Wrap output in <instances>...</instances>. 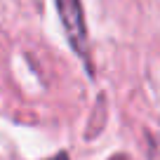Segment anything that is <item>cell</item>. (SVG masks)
Listing matches in <instances>:
<instances>
[{
	"label": "cell",
	"mask_w": 160,
	"mask_h": 160,
	"mask_svg": "<svg viewBox=\"0 0 160 160\" xmlns=\"http://www.w3.org/2000/svg\"><path fill=\"white\" fill-rule=\"evenodd\" d=\"M57 12L61 17L64 31L68 35V42L82 59L87 61V28H85V17H82V5L80 0H57Z\"/></svg>",
	"instance_id": "cell-1"
},
{
	"label": "cell",
	"mask_w": 160,
	"mask_h": 160,
	"mask_svg": "<svg viewBox=\"0 0 160 160\" xmlns=\"http://www.w3.org/2000/svg\"><path fill=\"white\" fill-rule=\"evenodd\" d=\"M148 160H160V134L151 137V146H148Z\"/></svg>",
	"instance_id": "cell-2"
},
{
	"label": "cell",
	"mask_w": 160,
	"mask_h": 160,
	"mask_svg": "<svg viewBox=\"0 0 160 160\" xmlns=\"http://www.w3.org/2000/svg\"><path fill=\"white\" fill-rule=\"evenodd\" d=\"M52 160H68V155H66V153H59V155H54Z\"/></svg>",
	"instance_id": "cell-3"
}]
</instances>
